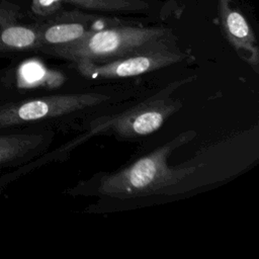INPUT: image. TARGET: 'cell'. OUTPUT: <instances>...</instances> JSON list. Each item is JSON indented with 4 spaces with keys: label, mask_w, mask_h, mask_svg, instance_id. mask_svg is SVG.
I'll return each mask as SVG.
<instances>
[{
    "label": "cell",
    "mask_w": 259,
    "mask_h": 259,
    "mask_svg": "<svg viewBox=\"0 0 259 259\" xmlns=\"http://www.w3.org/2000/svg\"><path fill=\"white\" fill-rule=\"evenodd\" d=\"M195 137L193 130L182 132L130 165L105 173L98 180L97 192L104 196L128 199L161 193L164 189L178 184L191 175L196 166H169L168 159L176 149L188 144Z\"/></svg>",
    "instance_id": "6da1fadb"
},
{
    "label": "cell",
    "mask_w": 259,
    "mask_h": 259,
    "mask_svg": "<svg viewBox=\"0 0 259 259\" xmlns=\"http://www.w3.org/2000/svg\"><path fill=\"white\" fill-rule=\"evenodd\" d=\"M194 79V76H189L175 80L136 106L118 114L95 119L90 124V128L80 138L74 139L64 147L51 152L52 158L54 160L63 159L75 147L95 135H113L121 140H135L152 135L182 107V102L172 97L173 93Z\"/></svg>",
    "instance_id": "7a4b0ae2"
},
{
    "label": "cell",
    "mask_w": 259,
    "mask_h": 259,
    "mask_svg": "<svg viewBox=\"0 0 259 259\" xmlns=\"http://www.w3.org/2000/svg\"><path fill=\"white\" fill-rule=\"evenodd\" d=\"M173 39L171 29L159 26L112 24L94 29L72 44L44 54L72 63H103Z\"/></svg>",
    "instance_id": "3957f363"
},
{
    "label": "cell",
    "mask_w": 259,
    "mask_h": 259,
    "mask_svg": "<svg viewBox=\"0 0 259 259\" xmlns=\"http://www.w3.org/2000/svg\"><path fill=\"white\" fill-rule=\"evenodd\" d=\"M99 92L59 93L0 102V132L50 121L107 101Z\"/></svg>",
    "instance_id": "277c9868"
},
{
    "label": "cell",
    "mask_w": 259,
    "mask_h": 259,
    "mask_svg": "<svg viewBox=\"0 0 259 259\" xmlns=\"http://www.w3.org/2000/svg\"><path fill=\"white\" fill-rule=\"evenodd\" d=\"M173 39L154 45L120 58L103 62L74 66L84 78L91 80H116L153 73L181 63L186 59Z\"/></svg>",
    "instance_id": "5b68a950"
},
{
    "label": "cell",
    "mask_w": 259,
    "mask_h": 259,
    "mask_svg": "<svg viewBox=\"0 0 259 259\" xmlns=\"http://www.w3.org/2000/svg\"><path fill=\"white\" fill-rule=\"evenodd\" d=\"M112 21L99 16L80 12H60L48 16V19L36 23L38 30L39 49L48 50L77 41L88 32L108 26Z\"/></svg>",
    "instance_id": "8992f818"
},
{
    "label": "cell",
    "mask_w": 259,
    "mask_h": 259,
    "mask_svg": "<svg viewBox=\"0 0 259 259\" xmlns=\"http://www.w3.org/2000/svg\"><path fill=\"white\" fill-rule=\"evenodd\" d=\"M64 82L61 72L48 69L37 61H24L0 70V102L22 99L28 91L54 89Z\"/></svg>",
    "instance_id": "52a82bcc"
},
{
    "label": "cell",
    "mask_w": 259,
    "mask_h": 259,
    "mask_svg": "<svg viewBox=\"0 0 259 259\" xmlns=\"http://www.w3.org/2000/svg\"><path fill=\"white\" fill-rule=\"evenodd\" d=\"M54 139L49 130L0 132V168H16L42 155Z\"/></svg>",
    "instance_id": "ba28073f"
},
{
    "label": "cell",
    "mask_w": 259,
    "mask_h": 259,
    "mask_svg": "<svg viewBox=\"0 0 259 259\" xmlns=\"http://www.w3.org/2000/svg\"><path fill=\"white\" fill-rule=\"evenodd\" d=\"M218 12L222 30L236 51L257 73L259 70V48L256 35L246 17L232 5L231 0H218Z\"/></svg>",
    "instance_id": "9c48e42d"
},
{
    "label": "cell",
    "mask_w": 259,
    "mask_h": 259,
    "mask_svg": "<svg viewBox=\"0 0 259 259\" xmlns=\"http://www.w3.org/2000/svg\"><path fill=\"white\" fill-rule=\"evenodd\" d=\"M37 25L20 22V9L8 2L0 3V56L38 51Z\"/></svg>",
    "instance_id": "30bf717a"
},
{
    "label": "cell",
    "mask_w": 259,
    "mask_h": 259,
    "mask_svg": "<svg viewBox=\"0 0 259 259\" xmlns=\"http://www.w3.org/2000/svg\"><path fill=\"white\" fill-rule=\"evenodd\" d=\"M64 5L104 13H136L149 8L144 0H32L30 8L35 15L48 17Z\"/></svg>",
    "instance_id": "8fae6325"
},
{
    "label": "cell",
    "mask_w": 259,
    "mask_h": 259,
    "mask_svg": "<svg viewBox=\"0 0 259 259\" xmlns=\"http://www.w3.org/2000/svg\"><path fill=\"white\" fill-rule=\"evenodd\" d=\"M39 166L36 163L35 159H33L30 162H28V163H26L22 166L16 167L13 171H9V172L0 174V192H2L4 189H6L7 186L10 183H12L13 181H15L16 179H18L21 176L33 171L34 169H36Z\"/></svg>",
    "instance_id": "7c38bea8"
}]
</instances>
